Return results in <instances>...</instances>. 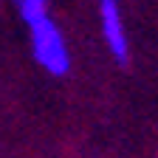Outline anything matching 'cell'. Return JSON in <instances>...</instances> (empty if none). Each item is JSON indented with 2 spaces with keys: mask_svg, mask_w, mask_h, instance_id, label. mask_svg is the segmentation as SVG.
I'll return each mask as SVG.
<instances>
[{
  "mask_svg": "<svg viewBox=\"0 0 158 158\" xmlns=\"http://www.w3.org/2000/svg\"><path fill=\"white\" fill-rule=\"evenodd\" d=\"M11 3L28 31L34 62L51 76H65L71 71V48L51 14V0H11Z\"/></svg>",
  "mask_w": 158,
  "mask_h": 158,
  "instance_id": "obj_1",
  "label": "cell"
},
{
  "mask_svg": "<svg viewBox=\"0 0 158 158\" xmlns=\"http://www.w3.org/2000/svg\"><path fill=\"white\" fill-rule=\"evenodd\" d=\"M99 26H102L105 45L118 65L130 62V37L124 26L122 0H99Z\"/></svg>",
  "mask_w": 158,
  "mask_h": 158,
  "instance_id": "obj_2",
  "label": "cell"
}]
</instances>
